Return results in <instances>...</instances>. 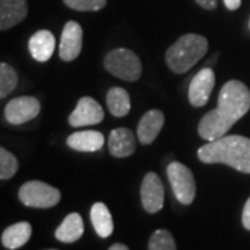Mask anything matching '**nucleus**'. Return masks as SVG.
I'll list each match as a JSON object with an SVG mask.
<instances>
[{
  "label": "nucleus",
  "instance_id": "f257e3e1",
  "mask_svg": "<svg viewBox=\"0 0 250 250\" xmlns=\"http://www.w3.org/2000/svg\"><path fill=\"white\" fill-rule=\"evenodd\" d=\"M250 110V90L241 81H228L218 95V106L206 113L197 132L207 142H213L228 134L232 125Z\"/></svg>",
  "mask_w": 250,
  "mask_h": 250
},
{
  "label": "nucleus",
  "instance_id": "f03ea898",
  "mask_svg": "<svg viewBox=\"0 0 250 250\" xmlns=\"http://www.w3.org/2000/svg\"><path fill=\"white\" fill-rule=\"evenodd\" d=\"M197 157L206 164H227L239 172L250 174V139L242 135H225L202 146Z\"/></svg>",
  "mask_w": 250,
  "mask_h": 250
},
{
  "label": "nucleus",
  "instance_id": "7ed1b4c3",
  "mask_svg": "<svg viewBox=\"0 0 250 250\" xmlns=\"http://www.w3.org/2000/svg\"><path fill=\"white\" fill-rule=\"evenodd\" d=\"M208 42L205 36L197 34L182 35L166 53V62L171 71L175 74L188 72L195 64L205 57Z\"/></svg>",
  "mask_w": 250,
  "mask_h": 250
},
{
  "label": "nucleus",
  "instance_id": "20e7f679",
  "mask_svg": "<svg viewBox=\"0 0 250 250\" xmlns=\"http://www.w3.org/2000/svg\"><path fill=\"white\" fill-rule=\"evenodd\" d=\"M104 67L111 75L128 82H135L142 75V62L139 57L132 50L124 47L108 52L104 59Z\"/></svg>",
  "mask_w": 250,
  "mask_h": 250
},
{
  "label": "nucleus",
  "instance_id": "39448f33",
  "mask_svg": "<svg viewBox=\"0 0 250 250\" xmlns=\"http://www.w3.org/2000/svg\"><path fill=\"white\" fill-rule=\"evenodd\" d=\"M18 199L27 207L50 208L62 200V193L57 188L42 181H29L20 188Z\"/></svg>",
  "mask_w": 250,
  "mask_h": 250
},
{
  "label": "nucleus",
  "instance_id": "423d86ee",
  "mask_svg": "<svg viewBox=\"0 0 250 250\" xmlns=\"http://www.w3.org/2000/svg\"><path fill=\"white\" fill-rule=\"evenodd\" d=\"M167 177L179 203L185 206L190 205L196 196V182L192 171L185 164L172 161L167 167Z\"/></svg>",
  "mask_w": 250,
  "mask_h": 250
},
{
  "label": "nucleus",
  "instance_id": "0eeeda50",
  "mask_svg": "<svg viewBox=\"0 0 250 250\" xmlns=\"http://www.w3.org/2000/svg\"><path fill=\"white\" fill-rule=\"evenodd\" d=\"M41 111V103L34 96H20L11 99L4 107L6 121L13 125H20L34 120Z\"/></svg>",
  "mask_w": 250,
  "mask_h": 250
},
{
  "label": "nucleus",
  "instance_id": "6e6552de",
  "mask_svg": "<svg viewBox=\"0 0 250 250\" xmlns=\"http://www.w3.org/2000/svg\"><path fill=\"white\" fill-rule=\"evenodd\" d=\"M141 200L143 208L154 214L160 211L164 206V187L160 177L154 172H147L141 187Z\"/></svg>",
  "mask_w": 250,
  "mask_h": 250
},
{
  "label": "nucleus",
  "instance_id": "1a4fd4ad",
  "mask_svg": "<svg viewBox=\"0 0 250 250\" xmlns=\"http://www.w3.org/2000/svg\"><path fill=\"white\" fill-rule=\"evenodd\" d=\"M215 75L211 68H203L197 72L189 85V102L195 107H203L214 89Z\"/></svg>",
  "mask_w": 250,
  "mask_h": 250
},
{
  "label": "nucleus",
  "instance_id": "9d476101",
  "mask_svg": "<svg viewBox=\"0 0 250 250\" xmlns=\"http://www.w3.org/2000/svg\"><path fill=\"white\" fill-rule=\"evenodd\" d=\"M104 118L103 108L95 99L81 98L75 110L68 117V123L71 126H85L102 123Z\"/></svg>",
  "mask_w": 250,
  "mask_h": 250
},
{
  "label": "nucleus",
  "instance_id": "9b49d317",
  "mask_svg": "<svg viewBox=\"0 0 250 250\" xmlns=\"http://www.w3.org/2000/svg\"><path fill=\"white\" fill-rule=\"evenodd\" d=\"M82 28L75 21H68L62 32V41H60V59L64 62H72L75 60L81 53L82 49Z\"/></svg>",
  "mask_w": 250,
  "mask_h": 250
},
{
  "label": "nucleus",
  "instance_id": "f8f14e48",
  "mask_svg": "<svg viewBox=\"0 0 250 250\" xmlns=\"http://www.w3.org/2000/svg\"><path fill=\"white\" fill-rule=\"evenodd\" d=\"M136 142L128 128H116L108 135V152L117 159L128 157L135 152Z\"/></svg>",
  "mask_w": 250,
  "mask_h": 250
},
{
  "label": "nucleus",
  "instance_id": "ddd939ff",
  "mask_svg": "<svg viewBox=\"0 0 250 250\" xmlns=\"http://www.w3.org/2000/svg\"><path fill=\"white\" fill-rule=\"evenodd\" d=\"M27 14V0H0V29L6 31L17 25Z\"/></svg>",
  "mask_w": 250,
  "mask_h": 250
},
{
  "label": "nucleus",
  "instance_id": "4468645a",
  "mask_svg": "<svg viewBox=\"0 0 250 250\" xmlns=\"http://www.w3.org/2000/svg\"><path fill=\"white\" fill-rule=\"evenodd\" d=\"M164 125V114L160 110H150L145 113L138 124V138L143 145H150L159 136Z\"/></svg>",
  "mask_w": 250,
  "mask_h": 250
},
{
  "label": "nucleus",
  "instance_id": "2eb2a0df",
  "mask_svg": "<svg viewBox=\"0 0 250 250\" xmlns=\"http://www.w3.org/2000/svg\"><path fill=\"white\" fill-rule=\"evenodd\" d=\"M54 47H56V39L50 31H38L31 36L28 42V49L31 56L35 59L36 62H45L53 56Z\"/></svg>",
  "mask_w": 250,
  "mask_h": 250
},
{
  "label": "nucleus",
  "instance_id": "dca6fc26",
  "mask_svg": "<svg viewBox=\"0 0 250 250\" xmlns=\"http://www.w3.org/2000/svg\"><path fill=\"white\" fill-rule=\"evenodd\" d=\"M67 145L77 152H98L104 145V136L99 131H81L70 135Z\"/></svg>",
  "mask_w": 250,
  "mask_h": 250
},
{
  "label": "nucleus",
  "instance_id": "f3484780",
  "mask_svg": "<svg viewBox=\"0 0 250 250\" xmlns=\"http://www.w3.org/2000/svg\"><path fill=\"white\" fill-rule=\"evenodd\" d=\"M32 235V227L27 221L13 224L1 233V245L10 250L22 248Z\"/></svg>",
  "mask_w": 250,
  "mask_h": 250
},
{
  "label": "nucleus",
  "instance_id": "a211bd4d",
  "mask_svg": "<svg viewBox=\"0 0 250 250\" xmlns=\"http://www.w3.org/2000/svg\"><path fill=\"white\" fill-rule=\"evenodd\" d=\"M83 231H85V227H83V221L81 215L78 213H71L59 225V228L54 232V236L57 241L62 243H74L81 239Z\"/></svg>",
  "mask_w": 250,
  "mask_h": 250
},
{
  "label": "nucleus",
  "instance_id": "6ab92c4d",
  "mask_svg": "<svg viewBox=\"0 0 250 250\" xmlns=\"http://www.w3.org/2000/svg\"><path fill=\"white\" fill-rule=\"evenodd\" d=\"M90 221L100 238H108L114 231L111 213L104 203H95L90 208Z\"/></svg>",
  "mask_w": 250,
  "mask_h": 250
},
{
  "label": "nucleus",
  "instance_id": "aec40b11",
  "mask_svg": "<svg viewBox=\"0 0 250 250\" xmlns=\"http://www.w3.org/2000/svg\"><path fill=\"white\" fill-rule=\"evenodd\" d=\"M107 107L114 117H124L131 110V99L124 88L114 86L107 92Z\"/></svg>",
  "mask_w": 250,
  "mask_h": 250
},
{
  "label": "nucleus",
  "instance_id": "412c9836",
  "mask_svg": "<svg viewBox=\"0 0 250 250\" xmlns=\"http://www.w3.org/2000/svg\"><path fill=\"white\" fill-rule=\"evenodd\" d=\"M18 83V77L16 70L6 64L1 62L0 64V98L4 99L6 96H9L13 90L16 89Z\"/></svg>",
  "mask_w": 250,
  "mask_h": 250
},
{
  "label": "nucleus",
  "instance_id": "4be33fe9",
  "mask_svg": "<svg viewBox=\"0 0 250 250\" xmlns=\"http://www.w3.org/2000/svg\"><path fill=\"white\" fill-rule=\"evenodd\" d=\"M149 250H177L174 236L167 229L154 231L149 241Z\"/></svg>",
  "mask_w": 250,
  "mask_h": 250
},
{
  "label": "nucleus",
  "instance_id": "5701e85b",
  "mask_svg": "<svg viewBox=\"0 0 250 250\" xmlns=\"http://www.w3.org/2000/svg\"><path fill=\"white\" fill-rule=\"evenodd\" d=\"M18 170V161L14 157V154H11L9 150H6L4 147L0 149V178L3 181L10 179L14 177V174Z\"/></svg>",
  "mask_w": 250,
  "mask_h": 250
},
{
  "label": "nucleus",
  "instance_id": "b1692460",
  "mask_svg": "<svg viewBox=\"0 0 250 250\" xmlns=\"http://www.w3.org/2000/svg\"><path fill=\"white\" fill-rule=\"evenodd\" d=\"M64 3L77 11H98L106 6L107 0H64Z\"/></svg>",
  "mask_w": 250,
  "mask_h": 250
},
{
  "label": "nucleus",
  "instance_id": "393cba45",
  "mask_svg": "<svg viewBox=\"0 0 250 250\" xmlns=\"http://www.w3.org/2000/svg\"><path fill=\"white\" fill-rule=\"evenodd\" d=\"M242 224L248 231H250V197L245 203L243 211H242Z\"/></svg>",
  "mask_w": 250,
  "mask_h": 250
},
{
  "label": "nucleus",
  "instance_id": "a878e982",
  "mask_svg": "<svg viewBox=\"0 0 250 250\" xmlns=\"http://www.w3.org/2000/svg\"><path fill=\"white\" fill-rule=\"evenodd\" d=\"M195 1L206 10H214L217 7V0H195Z\"/></svg>",
  "mask_w": 250,
  "mask_h": 250
},
{
  "label": "nucleus",
  "instance_id": "bb28decb",
  "mask_svg": "<svg viewBox=\"0 0 250 250\" xmlns=\"http://www.w3.org/2000/svg\"><path fill=\"white\" fill-rule=\"evenodd\" d=\"M224 4H225V7L228 10L235 11V10H238L241 7L242 0H224Z\"/></svg>",
  "mask_w": 250,
  "mask_h": 250
},
{
  "label": "nucleus",
  "instance_id": "cd10ccee",
  "mask_svg": "<svg viewBox=\"0 0 250 250\" xmlns=\"http://www.w3.org/2000/svg\"><path fill=\"white\" fill-rule=\"evenodd\" d=\"M108 250H129L125 245H123V243H114L113 246H110L108 248Z\"/></svg>",
  "mask_w": 250,
  "mask_h": 250
},
{
  "label": "nucleus",
  "instance_id": "c85d7f7f",
  "mask_svg": "<svg viewBox=\"0 0 250 250\" xmlns=\"http://www.w3.org/2000/svg\"><path fill=\"white\" fill-rule=\"evenodd\" d=\"M47 250H57V249H47Z\"/></svg>",
  "mask_w": 250,
  "mask_h": 250
},
{
  "label": "nucleus",
  "instance_id": "c756f323",
  "mask_svg": "<svg viewBox=\"0 0 250 250\" xmlns=\"http://www.w3.org/2000/svg\"><path fill=\"white\" fill-rule=\"evenodd\" d=\"M249 28H250V20H249Z\"/></svg>",
  "mask_w": 250,
  "mask_h": 250
}]
</instances>
